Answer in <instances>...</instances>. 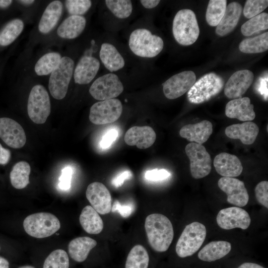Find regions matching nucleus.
Returning a JSON list of instances; mask_svg holds the SVG:
<instances>
[{
    "label": "nucleus",
    "mask_w": 268,
    "mask_h": 268,
    "mask_svg": "<svg viewBox=\"0 0 268 268\" xmlns=\"http://www.w3.org/2000/svg\"><path fill=\"white\" fill-rule=\"evenodd\" d=\"M144 227L148 243L154 251H166L174 238V229L170 220L160 213L148 215L145 220Z\"/></svg>",
    "instance_id": "f257e3e1"
},
{
    "label": "nucleus",
    "mask_w": 268,
    "mask_h": 268,
    "mask_svg": "<svg viewBox=\"0 0 268 268\" xmlns=\"http://www.w3.org/2000/svg\"><path fill=\"white\" fill-rule=\"evenodd\" d=\"M173 34L180 45L194 44L200 34V28L194 12L189 9L180 10L175 15L172 27Z\"/></svg>",
    "instance_id": "f03ea898"
},
{
    "label": "nucleus",
    "mask_w": 268,
    "mask_h": 268,
    "mask_svg": "<svg viewBox=\"0 0 268 268\" xmlns=\"http://www.w3.org/2000/svg\"><path fill=\"white\" fill-rule=\"evenodd\" d=\"M129 45L136 55L143 58H153L158 55L163 48L161 38L153 35L146 29H137L131 33Z\"/></svg>",
    "instance_id": "7ed1b4c3"
},
{
    "label": "nucleus",
    "mask_w": 268,
    "mask_h": 268,
    "mask_svg": "<svg viewBox=\"0 0 268 268\" xmlns=\"http://www.w3.org/2000/svg\"><path fill=\"white\" fill-rule=\"evenodd\" d=\"M224 84L223 79L215 73L204 74L188 91V99L193 104L206 102L220 93Z\"/></svg>",
    "instance_id": "20e7f679"
},
{
    "label": "nucleus",
    "mask_w": 268,
    "mask_h": 268,
    "mask_svg": "<svg viewBox=\"0 0 268 268\" xmlns=\"http://www.w3.org/2000/svg\"><path fill=\"white\" fill-rule=\"evenodd\" d=\"M206 235L205 226L199 222L186 226L176 246V252L180 258L191 256L201 247Z\"/></svg>",
    "instance_id": "39448f33"
},
{
    "label": "nucleus",
    "mask_w": 268,
    "mask_h": 268,
    "mask_svg": "<svg viewBox=\"0 0 268 268\" xmlns=\"http://www.w3.org/2000/svg\"><path fill=\"white\" fill-rule=\"evenodd\" d=\"M23 225L29 235L37 238L49 237L61 227L59 219L49 212H38L29 215L24 220Z\"/></svg>",
    "instance_id": "423d86ee"
},
{
    "label": "nucleus",
    "mask_w": 268,
    "mask_h": 268,
    "mask_svg": "<svg viewBox=\"0 0 268 268\" xmlns=\"http://www.w3.org/2000/svg\"><path fill=\"white\" fill-rule=\"evenodd\" d=\"M74 65L70 58L63 57L59 66L51 73L48 87L55 99L61 100L66 96L72 76Z\"/></svg>",
    "instance_id": "0eeeda50"
},
{
    "label": "nucleus",
    "mask_w": 268,
    "mask_h": 268,
    "mask_svg": "<svg viewBox=\"0 0 268 268\" xmlns=\"http://www.w3.org/2000/svg\"><path fill=\"white\" fill-rule=\"evenodd\" d=\"M27 112L30 119L37 124L45 123L50 115V99L43 85L37 84L31 89L28 99Z\"/></svg>",
    "instance_id": "6e6552de"
},
{
    "label": "nucleus",
    "mask_w": 268,
    "mask_h": 268,
    "mask_svg": "<svg viewBox=\"0 0 268 268\" xmlns=\"http://www.w3.org/2000/svg\"><path fill=\"white\" fill-rule=\"evenodd\" d=\"M185 152L190 160V172L194 178H202L210 173L211 159L204 146L190 142L186 146Z\"/></svg>",
    "instance_id": "1a4fd4ad"
},
{
    "label": "nucleus",
    "mask_w": 268,
    "mask_h": 268,
    "mask_svg": "<svg viewBox=\"0 0 268 268\" xmlns=\"http://www.w3.org/2000/svg\"><path fill=\"white\" fill-rule=\"evenodd\" d=\"M123 111L121 102L115 98L100 101L90 108L89 120L95 125H105L117 121Z\"/></svg>",
    "instance_id": "9d476101"
},
{
    "label": "nucleus",
    "mask_w": 268,
    "mask_h": 268,
    "mask_svg": "<svg viewBox=\"0 0 268 268\" xmlns=\"http://www.w3.org/2000/svg\"><path fill=\"white\" fill-rule=\"evenodd\" d=\"M123 90V85L118 76L111 73L97 78L91 85L89 91L96 100L103 101L118 97Z\"/></svg>",
    "instance_id": "9b49d317"
},
{
    "label": "nucleus",
    "mask_w": 268,
    "mask_h": 268,
    "mask_svg": "<svg viewBox=\"0 0 268 268\" xmlns=\"http://www.w3.org/2000/svg\"><path fill=\"white\" fill-rule=\"evenodd\" d=\"M196 81V76L193 71H184L176 74L163 84L164 95L169 99L179 98L188 91Z\"/></svg>",
    "instance_id": "f8f14e48"
},
{
    "label": "nucleus",
    "mask_w": 268,
    "mask_h": 268,
    "mask_svg": "<svg viewBox=\"0 0 268 268\" xmlns=\"http://www.w3.org/2000/svg\"><path fill=\"white\" fill-rule=\"evenodd\" d=\"M216 221L218 225L223 229L239 228L245 230L250 225L251 218L244 209L232 206L221 209L217 215Z\"/></svg>",
    "instance_id": "ddd939ff"
},
{
    "label": "nucleus",
    "mask_w": 268,
    "mask_h": 268,
    "mask_svg": "<svg viewBox=\"0 0 268 268\" xmlns=\"http://www.w3.org/2000/svg\"><path fill=\"white\" fill-rule=\"evenodd\" d=\"M218 186L227 195L228 203L237 207L247 204L249 196L243 181L235 178L223 177L218 180Z\"/></svg>",
    "instance_id": "4468645a"
},
{
    "label": "nucleus",
    "mask_w": 268,
    "mask_h": 268,
    "mask_svg": "<svg viewBox=\"0 0 268 268\" xmlns=\"http://www.w3.org/2000/svg\"><path fill=\"white\" fill-rule=\"evenodd\" d=\"M0 137L9 146L20 148L26 141L25 133L22 126L12 119L0 118Z\"/></svg>",
    "instance_id": "2eb2a0df"
},
{
    "label": "nucleus",
    "mask_w": 268,
    "mask_h": 268,
    "mask_svg": "<svg viewBox=\"0 0 268 268\" xmlns=\"http://www.w3.org/2000/svg\"><path fill=\"white\" fill-rule=\"evenodd\" d=\"M86 197L91 206L98 213L105 214L111 210V196L102 183L94 182L90 184L86 191Z\"/></svg>",
    "instance_id": "dca6fc26"
},
{
    "label": "nucleus",
    "mask_w": 268,
    "mask_h": 268,
    "mask_svg": "<svg viewBox=\"0 0 268 268\" xmlns=\"http://www.w3.org/2000/svg\"><path fill=\"white\" fill-rule=\"evenodd\" d=\"M254 78L253 73L249 70L236 71L226 82L224 89L225 95L231 99L241 98L251 85Z\"/></svg>",
    "instance_id": "f3484780"
},
{
    "label": "nucleus",
    "mask_w": 268,
    "mask_h": 268,
    "mask_svg": "<svg viewBox=\"0 0 268 268\" xmlns=\"http://www.w3.org/2000/svg\"><path fill=\"white\" fill-rule=\"evenodd\" d=\"M156 135L154 130L149 126H134L126 132L124 140L129 145L139 149H146L155 142Z\"/></svg>",
    "instance_id": "a211bd4d"
},
{
    "label": "nucleus",
    "mask_w": 268,
    "mask_h": 268,
    "mask_svg": "<svg viewBox=\"0 0 268 268\" xmlns=\"http://www.w3.org/2000/svg\"><path fill=\"white\" fill-rule=\"evenodd\" d=\"M249 97H241L229 101L225 107L226 116L231 119L247 122L253 120L256 114Z\"/></svg>",
    "instance_id": "6ab92c4d"
},
{
    "label": "nucleus",
    "mask_w": 268,
    "mask_h": 268,
    "mask_svg": "<svg viewBox=\"0 0 268 268\" xmlns=\"http://www.w3.org/2000/svg\"><path fill=\"white\" fill-rule=\"evenodd\" d=\"M213 165L220 175L225 177H236L242 172L243 166L237 156L226 152L217 154L214 158Z\"/></svg>",
    "instance_id": "aec40b11"
},
{
    "label": "nucleus",
    "mask_w": 268,
    "mask_h": 268,
    "mask_svg": "<svg viewBox=\"0 0 268 268\" xmlns=\"http://www.w3.org/2000/svg\"><path fill=\"white\" fill-rule=\"evenodd\" d=\"M212 123L203 120L195 124L183 126L180 130V135L191 142L202 144L206 142L212 133Z\"/></svg>",
    "instance_id": "412c9836"
},
{
    "label": "nucleus",
    "mask_w": 268,
    "mask_h": 268,
    "mask_svg": "<svg viewBox=\"0 0 268 268\" xmlns=\"http://www.w3.org/2000/svg\"><path fill=\"white\" fill-rule=\"evenodd\" d=\"M259 132L257 125L253 122L247 121L228 126L225 130V134L230 138L239 139L242 143L250 145L256 140Z\"/></svg>",
    "instance_id": "4be33fe9"
},
{
    "label": "nucleus",
    "mask_w": 268,
    "mask_h": 268,
    "mask_svg": "<svg viewBox=\"0 0 268 268\" xmlns=\"http://www.w3.org/2000/svg\"><path fill=\"white\" fill-rule=\"evenodd\" d=\"M100 67L98 59L91 56H83L78 62L74 71L76 83L86 84L90 83L97 74Z\"/></svg>",
    "instance_id": "5701e85b"
},
{
    "label": "nucleus",
    "mask_w": 268,
    "mask_h": 268,
    "mask_svg": "<svg viewBox=\"0 0 268 268\" xmlns=\"http://www.w3.org/2000/svg\"><path fill=\"white\" fill-rule=\"evenodd\" d=\"M242 12L241 5L232 2L226 7L225 12L215 29L216 33L224 36L231 32L237 26Z\"/></svg>",
    "instance_id": "b1692460"
},
{
    "label": "nucleus",
    "mask_w": 268,
    "mask_h": 268,
    "mask_svg": "<svg viewBox=\"0 0 268 268\" xmlns=\"http://www.w3.org/2000/svg\"><path fill=\"white\" fill-rule=\"evenodd\" d=\"M63 3L60 0L51 2L45 9L38 24L42 34H47L56 26L63 11Z\"/></svg>",
    "instance_id": "393cba45"
},
{
    "label": "nucleus",
    "mask_w": 268,
    "mask_h": 268,
    "mask_svg": "<svg viewBox=\"0 0 268 268\" xmlns=\"http://www.w3.org/2000/svg\"><path fill=\"white\" fill-rule=\"evenodd\" d=\"M97 242L89 237H79L72 239L68 244L69 256L77 262H83L87 258L90 251L97 245Z\"/></svg>",
    "instance_id": "a878e982"
},
{
    "label": "nucleus",
    "mask_w": 268,
    "mask_h": 268,
    "mask_svg": "<svg viewBox=\"0 0 268 268\" xmlns=\"http://www.w3.org/2000/svg\"><path fill=\"white\" fill-rule=\"evenodd\" d=\"M86 21L80 15H70L58 28L57 34L61 38L72 39L77 37L84 30Z\"/></svg>",
    "instance_id": "bb28decb"
},
{
    "label": "nucleus",
    "mask_w": 268,
    "mask_h": 268,
    "mask_svg": "<svg viewBox=\"0 0 268 268\" xmlns=\"http://www.w3.org/2000/svg\"><path fill=\"white\" fill-rule=\"evenodd\" d=\"M231 249V245L227 241H212L199 251L198 256L203 261L213 262L225 257Z\"/></svg>",
    "instance_id": "cd10ccee"
},
{
    "label": "nucleus",
    "mask_w": 268,
    "mask_h": 268,
    "mask_svg": "<svg viewBox=\"0 0 268 268\" xmlns=\"http://www.w3.org/2000/svg\"><path fill=\"white\" fill-rule=\"evenodd\" d=\"M100 58L105 67L111 72L117 71L125 66V61L113 45L103 43L100 50Z\"/></svg>",
    "instance_id": "c85d7f7f"
},
{
    "label": "nucleus",
    "mask_w": 268,
    "mask_h": 268,
    "mask_svg": "<svg viewBox=\"0 0 268 268\" xmlns=\"http://www.w3.org/2000/svg\"><path fill=\"white\" fill-rule=\"evenodd\" d=\"M83 229L90 234H98L103 229V222L98 213L90 205L85 206L79 216Z\"/></svg>",
    "instance_id": "c756f323"
},
{
    "label": "nucleus",
    "mask_w": 268,
    "mask_h": 268,
    "mask_svg": "<svg viewBox=\"0 0 268 268\" xmlns=\"http://www.w3.org/2000/svg\"><path fill=\"white\" fill-rule=\"evenodd\" d=\"M30 166L26 161H19L14 165L9 174L10 183L15 189H22L29 183Z\"/></svg>",
    "instance_id": "7c9ffc66"
},
{
    "label": "nucleus",
    "mask_w": 268,
    "mask_h": 268,
    "mask_svg": "<svg viewBox=\"0 0 268 268\" xmlns=\"http://www.w3.org/2000/svg\"><path fill=\"white\" fill-rule=\"evenodd\" d=\"M241 52L247 54L263 53L268 49V32L244 39L239 46Z\"/></svg>",
    "instance_id": "2f4dec72"
},
{
    "label": "nucleus",
    "mask_w": 268,
    "mask_h": 268,
    "mask_svg": "<svg viewBox=\"0 0 268 268\" xmlns=\"http://www.w3.org/2000/svg\"><path fill=\"white\" fill-rule=\"evenodd\" d=\"M149 262L146 249L141 245H136L132 248L127 256L125 268H147Z\"/></svg>",
    "instance_id": "473e14b6"
},
{
    "label": "nucleus",
    "mask_w": 268,
    "mask_h": 268,
    "mask_svg": "<svg viewBox=\"0 0 268 268\" xmlns=\"http://www.w3.org/2000/svg\"><path fill=\"white\" fill-rule=\"evenodd\" d=\"M62 57L57 52H50L42 56L35 64L34 69L39 76L51 73L59 66Z\"/></svg>",
    "instance_id": "72a5a7b5"
},
{
    "label": "nucleus",
    "mask_w": 268,
    "mask_h": 268,
    "mask_svg": "<svg viewBox=\"0 0 268 268\" xmlns=\"http://www.w3.org/2000/svg\"><path fill=\"white\" fill-rule=\"evenodd\" d=\"M24 23L20 19H14L3 27L0 32V45L6 46L11 44L21 33Z\"/></svg>",
    "instance_id": "f704fd0d"
},
{
    "label": "nucleus",
    "mask_w": 268,
    "mask_h": 268,
    "mask_svg": "<svg viewBox=\"0 0 268 268\" xmlns=\"http://www.w3.org/2000/svg\"><path fill=\"white\" fill-rule=\"evenodd\" d=\"M226 7V0H209L205 14L206 21L208 25L217 26L224 15Z\"/></svg>",
    "instance_id": "c9c22d12"
},
{
    "label": "nucleus",
    "mask_w": 268,
    "mask_h": 268,
    "mask_svg": "<svg viewBox=\"0 0 268 268\" xmlns=\"http://www.w3.org/2000/svg\"><path fill=\"white\" fill-rule=\"evenodd\" d=\"M268 28V14L261 13L245 22L241 26L242 34L245 36H250L253 34Z\"/></svg>",
    "instance_id": "e433bc0d"
},
{
    "label": "nucleus",
    "mask_w": 268,
    "mask_h": 268,
    "mask_svg": "<svg viewBox=\"0 0 268 268\" xmlns=\"http://www.w3.org/2000/svg\"><path fill=\"white\" fill-rule=\"evenodd\" d=\"M105 3L111 12L119 18H126L132 12L133 5L131 0H106Z\"/></svg>",
    "instance_id": "4c0bfd02"
},
{
    "label": "nucleus",
    "mask_w": 268,
    "mask_h": 268,
    "mask_svg": "<svg viewBox=\"0 0 268 268\" xmlns=\"http://www.w3.org/2000/svg\"><path fill=\"white\" fill-rule=\"evenodd\" d=\"M69 258L62 249L52 252L45 260L43 268H69Z\"/></svg>",
    "instance_id": "58836bf2"
},
{
    "label": "nucleus",
    "mask_w": 268,
    "mask_h": 268,
    "mask_svg": "<svg viewBox=\"0 0 268 268\" xmlns=\"http://www.w3.org/2000/svg\"><path fill=\"white\" fill-rule=\"evenodd\" d=\"M268 6L267 0H247L243 10V14L250 19L261 13Z\"/></svg>",
    "instance_id": "ea45409f"
},
{
    "label": "nucleus",
    "mask_w": 268,
    "mask_h": 268,
    "mask_svg": "<svg viewBox=\"0 0 268 268\" xmlns=\"http://www.w3.org/2000/svg\"><path fill=\"white\" fill-rule=\"evenodd\" d=\"M67 11L71 15H80L85 13L91 6L89 0H67L65 1Z\"/></svg>",
    "instance_id": "a19ab883"
},
{
    "label": "nucleus",
    "mask_w": 268,
    "mask_h": 268,
    "mask_svg": "<svg viewBox=\"0 0 268 268\" xmlns=\"http://www.w3.org/2000/svg\"><path fill=\"white\" fill-rule=\"evenodd\" d=\"M255 193L258 202L267 208H268V182L263 181L257 184Z\"/></svg>",
    "instance_id": "79ce46f5"
},
{
    "label": "nucleus",
    "mask_w": 268,
    "mask_h": 268,
    "mask_svg": "<svg viewBox=\"0 0 268 268\" xmlns=\"http://www.w3.org/2000/svg\"><path fill=\"white\" fill-rule=\"evenodd\" d=\"M72 170L69 167H66L62 170V174L59 178V187L62 190L67 191L70 189Z\"/></svg>",
    "instance_id": "37998d69"
},
{
    "label": "nucleus",
    "mask_w": 268,
    "mask_h": 268,
    "mask_svg": "<svg viewBox=\"0 0 268 268\" xmlns=\"http://www.w3.org/2000/svg\"><path fill=\"white\" fill-rule=\"evenodd\" d=\"M170 176V173L164 169H153L145 172V177L146 180L153 181H162Z\"/></svg>",
    "instance_id": "c03bdc74"
},
{
    "label": "nucleus",
    "mask_w": 268,
    "mask_h": 268,
    "mask_svg": "<svg viewBox=\"0 0 268 268\" xmlns=\"http://www.w3.org/2000/svg\"><path fill=\"white\" fill-rule=\"evenodd\" d=\"M118 135V131L115 129H111L108 131L103 136L100 142L101 147L104 149L110 147L112 143L116 140Z\"/></svg>",
    "instance_id": "a18cd8bd"
},
{
    "label": "nucleus",
    "mask_w": 268,
    "mask_h": 268,
    "mask_svg": "<svg viewBox=\"0 0 268 268\" xmlns=\"http://www.w3.org/2000/svg\"><path fill=\"white\" fill-rule=\"evenodd\" d=\"M112 210L118 211L123 217H129L132 212V209L130 205H121L119 202L116 201L114 203Z\"/></svg>",
    "instance_id": "49530a36"
},
{
    "label": "nucleus",
    "mask_w": 268,
    "mask_h": 268,
    "mask_svg": "<svg viewBox=\"0 0 268 268\" xmlns=\"http://www.w3.org/2000/svg\"><path fill=\"white\" fill-rule=\"evenodd\" d=\"M132 176L130 171H125L116 177L112 181V184L116 187L123 185L125 180L129 179Z\"/></svg>",
    "instance_id": "de8ad7c7"
},
{
    "label": "nucleus",
    "mask_w": 268,
    "mask_h": 268,
    "mask_svg": "<svg viewBox=\"0 0 268 268\" xmlns=\"http://www.w3.org/2000/svg\"><path fill=\"white\" fill-rule=\"evenodd\" d=\"M11 153L9 150L3 147L0 143V164L5 165L10 159Z\"/></svg>",
    "instance_id": "09e8293b"
},
{
    "label": "nucleus",
    "mask_w": 268,
    "mask_h": 268,
    "mask_svg": "<svg viewBox=\"0 0 268 268\" xmlns=\"http://www.w3.org/2000/svg\"><path fill=\"white\" fill-rule=\"evenodd\" d=\"M259 91L266 100H268V78H261L259 84Z\"/></svg>",
    "instance_id": "8fccbe9b"
},
{
    "label": "nucleus",
    "mask_w": 268,
    "mask_h": 268,
    "mask_svg": "<svg viewBox=\"0 0 268 268\" xmlns=\"http://www.w3.org/2000/svg\"><path fill=\"white\" fill-rule=\"evenodd\" d=\"M142 5L146 8H152L156 7L159 3L158 0H141Z\"/></svg>",
    "instance_id": "3c124183"
},
{
    "label": "nucleus",
    "mask_w": 268,
    "mask_h": 268,
    "mask_svg": "<svg viewBox=\"0 0 268 268\" xmlns=\"http://www.w3.org/2000/svg\"><path fill=\"white\" fill-rule=\"evenodd\" d=\"M238 268H265L258 264L246 262L241 265Z\"/></svg>",
    "instance_id": "603ef678"
},
{
    "label": "nucleus",
    "mask_w": 268,
    "mask_h": 268,
    "mask_svg": "<svg viewBox=\"0 0 268 268\" xmlns=\"http://www.w3.org/2000/svg\"><path fill=\"white\" fill-rule=\"evenodd\" d=\"M9 262L5 258L0 256V268H9Z\"/></svg>",
    "instance_id": "864d4df0"
},
{
    "label": "nucleus",
    "mask_w": 268,
    "mask_h": 268,
    "mask_svg": "<svg viewBox=\"0 0 268 268\" xmlns=\"http://www.w3.org/2000/svg\"><path fill=\"white\" fill-rule=\"evenodd\" d=\"M12 1L10 0H0V7L5 8L9 6Z\"/></svg>",
    "instance_id": "5fc2aeb1"
},
{
    "label": "nucleus",
    "mask_w": 268,
    "mask_h": 268,
    "mask_svg": "<svg viewBox=\"0 0 268 268\" xmlns=\"http://www.w3.org/2000/svg\"><path fill=\"white\" fill-rule=\"evenodd\" d=\"M18 2H20L23 4H26V5H29L32 3H33L34 2V0H18Z\"/></svg>",
    "instance_id": "6e6d98bb"
},
{
    "label": "nucleus",
    "mask_w": 268,
    "mask_h": 268,
    "mask_svg": "<svg viewBox=\"0 0 268 268\" xmlns=\"http://www.w3.org/2000/svg\"><path fill=\"white\" fill-rule=\"evenodd\" d=\"M18 268H35L31 266H23L20 267Z\"/></svg>",
    "instance_id": "4d7b16f0"
},
{
    "label": "nucleus",
    "mask_w": 268,
    "mask_h": 268,
    "mask_svg": "<svg viewBox=\"0 0 268 268\" xmlns=\"http://www.w3.org/2000/svg\"></svg>",
    "instance_id": "13d9d810"
}]
</instances>
